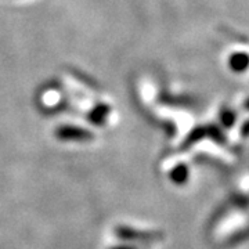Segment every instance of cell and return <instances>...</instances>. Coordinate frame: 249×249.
Masks as SVG:
<instances>
[{
    "label": "cell",
    "instance_id": "1",
    "mask_svg": "<svg viewBox=\"0 0 249 249\" xmlns=\"http://www.w3.org/2000/svg\"><path fill=\"white\" fill-rule=\"evenodd\" d=\"M249 64V57L247 54H234L230 60V65L232 70L235 71H242L247 68V65Z\"/></svg>",
    "mask_w": 249,
    "mask_h": 249
}]
</instances>
